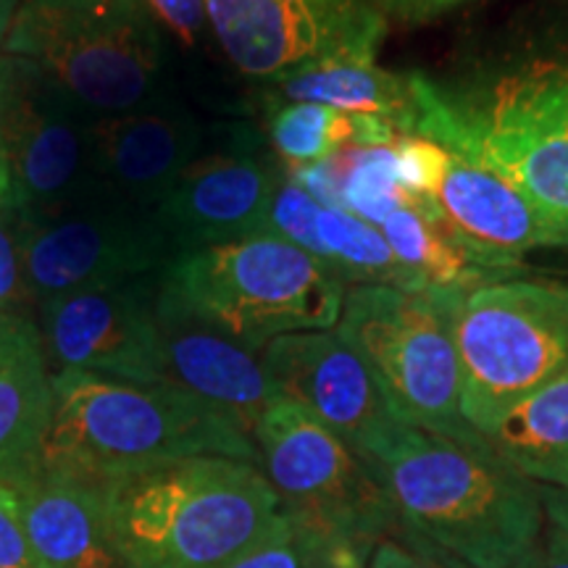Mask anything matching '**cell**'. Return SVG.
Instances as JSON below:
<instances>
[{
    "mask_svg": "<svg viewBox=\"0 0 568 568\" xmlns=\"http://www.w3.org/2000/svg\"><path fill=\"white\" fill-rule=\"evenodd\" d=\"M403 266L429 290L474 293L485 284L521 276L527 268L500 264L477 251L445 219L437 201L403 205L379 226Z\"/></svg>",
    "mask_w": 568,
    "mask_h": 568,
    "instance_id": "cell-21",
    "label": "cell"
},
{
    "mask_svg": "<svg viewBox=\"0 0 568 568\" xmlns=\"http://www.w3.org/2000/svg\"><path fill=\"white\" fill-rule=\"evenodd\" d=\"M322 211V203L314 195L305 193L293 176H282L276 187L272 211H268L266 230L268 234L287 240L305 253L318 258V237H316V219Z\"/></svg>",
    "mask_w": 568,
    "mask_h": 568,
    "instance_id": "cell-29",
    "label": "cell"
},
{
    "mask_svg": "<svg viewBox=\"0 0 568 568\" xmlns=\"http://www.w3.org/2000/svg\"><path fill=\"white\" fill-rule=\"evenodd\" d=\"M393 145L343 151L335 155L339 209L355 213L374 226L385 224L389 213L403 205H414L397 180Z\"/></svg>",
    "mask_w": 568,
    "mask_h": 568,
    "instance_id": "cell-26",
    "label": "cell"
},
{
    "mask_svg": "<svg viewBox=\"0 0 568 568\" xmlns=\"http://www.w3.org/2000/svg\"><path fill=\"white\" fill-rule=\"evenodd\" d=\"M51 364L30 316L0 314V481L38 464L51 429Z\"/></svg>",
    "mask_w": 568,
    "mask_h": 568,
    "instance_id": "cell-20",
    "label": "cell"
},
{
    "mask_svg": "<svg viewBox=\"0 0 568 568\" xmlns=\"http://www.w3.org/2000/svg\"><path fill=\"white\" fill-rule=\"evenodd\" d=\"M393 148L397 180H400L414 205L437 201L439 184H443L447 163H450V151L435 140L418 138V134H400Z\"/></svg>",
    "mask_w": 568,
    "mask_h": 568,
    "instance_id": "cell-28",
    "label": "cell"
},
{
    "mask_svg": "<svg viewBox=\"0 0 568 568\" xmlns=\"http://www.w3.org/2000/svg\"><path fill=\"white\" fill-rule=\"evenodd\" d=\"M34 297L30 293L24 274V258H21L19 226L17 222L6 224L0 219V314L30 316Z\"/></svg>",
    "mask_w": 568,
    "mask_h": 568,
    "instance_id": "cell-30",
    "label": "cell"
},
{
    "mask_svg": "<svg viewBox=\"0 0 568 568\" xmlns=\"http://www.w3.org/2000/svg\"><path fill=\"white\" fill-rule=\"evenodd\" d=\"M159 290L126 280L40 303V335L53 372H82L130 385H166L155 318Z\"/></svg>",
    "mask_w": 568,
    "mask_h": 568,
    "instance_id": "cell-14",
    "label": "cell"
},
{
    "mask_svg": "<svg viewBox=\"0 0 568 568\" xmlns=\"http://www.w3.org/2000/svg\"><path fill=\"white\" fill-rule=\"evenodd\" d=\"M109 524L130 568H232L287 527L258 464L184 458L103 481Z\"/></svg>",
    "mask_w": 568,
    "mask_h": 568,
    "instance_id": "cell-2",
    "label": "cell"
},
{
    "mask_svg": "<svg viewBox=\"0 0 568 568\" xmlns=\"http://www.w3.org/2000/svg\"><path fill=\"white\" fill-rule=\"evenodd\" d=\"M268 119L274 151L293 169L314 166L343 151L393 145L400 138L385 119L347 113L322 103H280Z\"/></svg>",
    "mask_w": 568,
    "mask_h": 568,
    "instance_id": "cell-24",
    "label": "cell"
},
{
    "mask_svg": "<svg viewBox=\"0 0 568 568\" xmlns=\"http://www.w3.org/2000/svg\"><path fill=\"white\" fill-rule=\"evenodd\" d=\"M53 416L40 464L109 481L184 458L258 464L255 439L234 418L174 385H130L53 372Z\"/></svg>",
    "mask_w": 568,
    "mask_h": 568,
    "instance_id": "cell-4",
    "label": "cell"
},
{
    "mask_svg": "<svg viewBox=\"0 0 568 568\" xmlns=\"http://www.w3.org/2000/svg\"><path fill=\"white\" fill-rule=\"evenodd\" d=\"M92 116L32 61L6 55V209L17 222H51L95 205Z\"/></svg>",
    "mask_w": 568,
    "mask_h": 568,
    "instance_id": "cell-10",
    "label": "cell"
},
{
    "mask_svg": "<svg viewBox=\"0 0 568 568\" xmlns=\"http://www.w3.org/2000/svg\"><path fill=\"white\" fill-rule=\"evenodd\" d=\"M155 318L163 353V382L201 397L234 418L253 437L264 410L282 397L261 364V353L247 351L222 332L159 305V297Z\"/></svg>",
    "mask_w": 568,
    "mask_h": 568,
    "instance_id": "cell-17",
    "label": "cell"
},
{
    "mask_svg": "<svg viewBox=\"0 0 568 568\" xmlns=\"http://www.w3.org/2000/svg\"><path fill=\"white\" fill-rule=\"evenodd\" d=\"M148 9L155 19L169 27L184 45H195L209 27V13H205V0H145Z\"/></svg>",
    "mask_w": 568,
    "mask_h": 568,
    "instance_id": "cell-32",
    "label": "cell"
},
{
    "mask_svg": "<svg viewBox=\"0 0 568 568\" xmlns=\"http://www.w3.org/2000/svg\"><path fill=\"white\" fill-rule=\"evenodd\" d=\"M514 568H568V531L545 521L539 542Z\"/></svg>",
    "mask_w": 568,
    "mask_h": 568,
    "instance_id": "cell-34",
    "label": "cell"
},
{
    "mask_svg": "<svg viewBox=\"0 0 568 568\" xmlns=\"http://www.w3.org/2000/svg\"><path fill=\"white\" fill-rule=\"evenodd\" d=\"M9 485L48 568H130L113 539L103 481L38 460Z\"/></svg>",
    "mask_w": 568,
    "mask_h": 568,
    "instance_id": "cell-18",
    "label": "cell"
},
{
    "mask_svg": "<svg viewBox=\"0 0 568 568\" xmlns=\"http://www.w3.org/2000/svg\"><path fill=\"white\" fill-rule=\"evenodd\" d=\"M201 126L182 105L148 101L92 116V174L98 197L151 211L201 151Z\"/></svg>",
    "mask_w": 568,
    "mask_h": 568,
    "instance_id": "cell-16",
    "label": "cell"
},
{
    "mask_svg": "<svg viewBox=\"0 0 568 568\" xmlns=\"http://www.w3.org/2000/svg\"><path fill=\"white\" fill-rule=\"evenodd\" d=\"M410 548L466 568H514L545 531L542 485L489 447L410 429L376 466Z\"/></svg>",
    "mask_w": 568,
    "mask_h": 568,
    "instance_id": "cell-3",
    "label": "cell"
},
{
    "mask_svg": "<svg viewBox=\"0 0 568 568\" xmlns=\"http://www.w3.org/2000/svg\"><path fill=\"white\" fill-rule=\"evenodd\" d=\"M408 548H410V545H408ZM414 550L424 552V556L429 558L432 564H435L437 568H466L464 564H458V560H453V558H445V556H439V552H432V550H424V548H414Z\"/></svg>",
    "mask_w": 568,
    "mask_h": 568,
    "instance_id": "cell-39",
    "label": "cell"
},
{
    "mask_svg": "<svg viewBox=\"0 0 568 568\" xmlns=\"http://www.w3.org/2000/svg\"><path fill=\"white\" fill-rule=\"evenodd\" d=\"M0 51L32 61L92 113L153 101L163 63L142 0H19Z\"/></svg>",
    "mask_w": 568,
    "mask_h": 568,
    "instance_id": "cell-7",
    "label": "cell"
},
{
    "mask_svg": "<svg viewBox=\"0 0 568 568\" xmlns=\"http://www.w3.org/2000/svg\"><path fill=\"white\" fill-rule=\"evenodd\" d=\"M11 174L9 153H6V53L0 55V211L9 205Z\"/></svg>",
    "mask_w": 568,
    "mask_h": 568,
    "instance_id": "cell-36",
    "label": "cell"
},
{
    "mask_svg": "<svg viewBox=\"0 0 568 568\" xmlns=\"http://www.w3.org/2000/svg\"><path fill=\"white\" fill-rule=\"evenodd\" d=\"M261 364L282 397L329 426L374 474L414 429L395 414L372 368L335 329L274 339L261 351Z\"/></svg>",
    "mask_w": 568,
    "mask_h": 568,
    "instance_id": "cell-12",
    "label": "cell"
},
{
    "mask_svg": "<svg viewBox=\"0 0 568 568\" xmlns=\"http://www.w3.org/2000/svg\"><path fill=\"white\" fill-rule=\"evenodd\" d=\"M464 297L456 290L355 284L335 332L372 368L389 406L408 426L460 445H481L485 437L468 426L460 408L456 316Z\"/></svg>",
    "mask_w": 568,
    "mask_h": 568,
    "instance_id": "cell-6",
    "label": "cell"
},
{
    "mask_svg": "<svg viewBox=\"0 0 568 568\" xmlns=\"http://www.w3.org/2000/svg\"><path fill=\"white\" fill-rule=\"evenodd\" d=\"M385 19L406 21V24H422V21L437 19L474 0H368Z\"/></svg>",
    "mask_w": 568,
    "mask_h": 568,
    "instance_id": "cell-33",
    "label": "cell"
},
{
    "mask_svg": "<svg viewBox=\"0 0 568 568\" xmlns=\"http://www.w3.org/2000/svg\"><path fill=\"white\" fill-rule=\"evenodd\" d=\"M232 568H366V560L355 558L353 552L326 542L324 537L297 527L287 518V527L280 535L237 560Z\"/></svg>",
    "mask_w": 568,
    "mask_h": 568,
    "instance_id": "cell-27",
    "label": "cell"
},
{
    "mask_svg": "<svg viewBox=\"0 0 568 568\" xmlns=\"http://www.w3.org/2000/svg\"><path fill=\"white\" fill-rule=\"evenodd\" d=\"M205 13L226 59L258 82L335 55L376 59L387 32L368 0H205Z\"/></svg>",
    "mask_w": 568,
    "mask_h": 568,
    "instance_id": "cell-11",
    "label": "cell"
},
{
    "mask_svg": "<svg viewBox=\"0 0 568 568\" xmlns=\"http://www.w3.org/2000/svg\"><path fill=\"white\" fill-rule=\"evenodd\" d=\"M253 439L261 471L297 527L366 564L382 542H400V521L374 468L295 400H274Z\"/></svg>",
    "mask_w": 568,
    "mask_h": 568,
    "instance_id": "cell-9",
    "label": "cell"
},
{
    "mask_svg": "<svg viewBox=\"0 0 568 568\" xmlns=\"http://www.w3.org/2000/svg\"><path fill=\"white\" fill-rule=\"evenodd\" d=\"M418 138L506 180L568 247V40L477 90L414 74Z\"/></svg>",
    "mask_w": 568,
    "mask_h": 568,
    "instance_id": "cell-1",
    "label": "cell"
},
{
    "mask_svg": "<svg viewBox=\"0 0 568 568\" xmlns=\"http://www.w3.org/2000/svg\"><path fill=\"white\" fill-rule=\"evenodd\" d=\"M542 500H545V521L556 524V527L568 531V493H564V489L542 487Z\"/></svg>",
    "mask_w": 568,
    "mask_h": 568,
    "instance_id": "cell-37",
    "label": "cell"
},
{
    "mask_svg": "<svg viewBox=\"0 0 568 568\" xmlns=\"http://www.w3.org/2000/svg\"><path fill=\"white\" fill-rule=\"evenodd\" d=\"M17 226L27 284L38 305L98 284L142 280L176 255L151 211L113 203Z\"/></svg>",
    "mask_w": 568,
    "mask_h": 568,
    "instance_id": "cell-13",
    "label": "cell"
},
{
    "mask_svg": "<svg viewBox=\"0 0 568 568\" xmlns=\"http://www.w3.org/2000/svg\"><path fill=\"white\" fill-rule=\"evenodd\" d=\"M485 445L535 485L568 493V374L508 410Z\"/></svg>",
    "mask_w": 568,
    "mask_h": 568,
    "instance_id": "cell-23",
    "label": "cell"
},
{
    "mask_svg": "<svg viewBox=\"0 0 568 568\" xmlns=\"http://www.w3.org/2000/svg\"><path fill=\"white\" fill-rule=\"evenodd\" d=\"M17 9H19V0H0V45H3L6 34L11 30V21Z\"/></svg>",
    "mask_w": 568,
    "mask_h": 568,
    "instance_id": "cell-38",
    "label": "cell"
},
{
    "mask_svg": "<svg viewBox=\"0 0 568 568\" xmlns=\"http://www.w3.org/2000/svg\"><path fill=\"white\" fill-rule=\"evenodd\" d=\"M272 84L282 103H322L347 113H366L385 119L400 134H416L414 74L389 71L368 55H335L308 63Z\"/></svg>",
    "mask_w": 568,
    "mask_h": 568,
    "instance_id": "cell-22",
    "label": "cell"
},
{
    "mask_svg": "<svg viewBox=\"0 0 568 568\" xmlns=\"http://www.w3.org/2000/svg\"><path fill=\"white\" fill-rule=\"evenodd\" d=\"M366 568H437L424 552L408 548L406 542H382L372 552Z\"/></svg>",
    "mask_w": 568,
    "mask_h": 568,
    "instance_id": "cell-35",
    "label": "cell"
},
{
    "mask_svg": "<svg viewBox=\"0 0 568 568\" xmlns=\"http://www.w3.org/2000/svg\"><path fill=\"white\" fill-rule=\"evenodd\" d=\"M282 174L243 142L190 163L153 209L174 251L234 243L266 230Z\"/></svg>",
    "mask_w": 568,
    "mask_h": 568,
    "instance_id": "cell-15",
    "label": "cell"
},
{
    "mask_svg": "<svg viewBox=\"0 0 568 568\" xmlns=\"http://www.w3.org/2000/svg\"><path fill=\"white\" fill-rule=\"evenodd\" d=\"M456 339L464 416L481 437L518 403L568 374V280L510 276L468 293Z\"/></svg>",
    "mask_w": 568,
    "mask_h": 568,
    "instance_id": "cell-8",
    "label": "cell"
},
{
    "mask_svg": "<svg viewBox=\"0 0 568 568\" xmlns=\"http://www.w3.org/2000/svg\"><path fill=\"white\" fill-rule=\"evenodd\" d=\"M437 203L445 219L477 251L508 266H524L537 247H560L556 232L506 180L479 163L450 153Z\"/></svg>",
    "mask_w": 568,
    "mask_h": 568,
    "instance_id": "cell-19",
    "label": "cell"
},
{
    "mask_svg": "<svg viewBox=\"0 0 568 568\" xmlns=\"http://www.w3.org/2000/svg\"><path fill=\"white\" fill-rule=\"evenodd\" d=\"M0 568H48L21 521L17 493L3 481H0Z\"/></svg>",
    "mask_w": 568,
    "mask_h": 568,
    "instance_id": "cell-31",
    "label": "cell"
},
{
    "mask_svg": "<svg viewBox=\"0 0 568 568\" xmlns=\"http://www.w3.org/2000/svg\"><path fill=\"white\" fill-rule=\"evenodd\" d=\"M318 261L345 284H389L403 290H429L397 261L379 226L345 209L322 205L316 219Z\"/></svg>",
    "mask_w": 568,
    "mask_h": 568,
    "instance_id": "cell-25",
    "label": "cell"
},
{
    "mask_svg": "<svg viewBox=\"0 0 568 568\" xmlns=\"http://www.w3.org/2000/svg\"><path fill=\"white\" fill-rule=\"evenodd\" d=\"M347 284L276 234L176 253L163 268L159 305L222 332L247 351L297 332L335 329Z\"/></svg>",
    "mask_w": 568,
    "mask_h": 568,
    "instance_id": "cell-5",
    "label": "cell"
}]
</instances>
